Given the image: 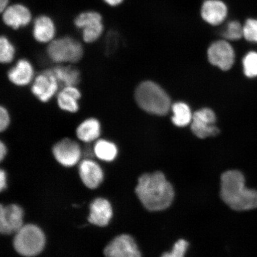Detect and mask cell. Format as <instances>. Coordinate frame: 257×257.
<instances>
[{"label": "cell", "mask_w": 257, "mask_h": 257, "mask_svg": "<svg viewBox=\"0 0 257 257\" xmlns=\"http://www.w3.org/2000/svg\"><path fill=\"white\" fill-rule=\"evenodd\" d=\"M60 83L51 69L43 70L35 76L31 91L38 100L47 103L59 92Z\"/></svg>", "instance_id": "cell-7"}, {"label": "cell", "mask_w": 257, "mask_h": 257, "mask_svg": "<svg viewBox=\"0 0 257 257\" xmlns=\"http://www.w3.org/2000/svg\"><path fill=\"white\" fill-rule=\"evenodd\" d=\"M60 85L77 86L80 81V72L72 66L59 64L51 68Z\"/></svg>", "instance_id": "cell-21"}, {"label": "cell", "mask_w": 257, "mask_h": 257, "mask_svg": "<svg viewBox=\"0 0 257 257\" xmlns=\"http://www.w3.org/2000/svg\"><path fill=\"white\" fill-rule=\"evenodd\" d=\"M79 173L83 184L90 189L97 188L103 181V171L91 159L86 158L80 163Z\"/></svg>", "instance_id": "cell-17"}, {"label": "cell", "mask_w": 257, "mask_h": 257, "mask_svg": "<svg viewBox=\"0 0 257 257\" xmlns=\"http://www.w3.org/2000/svg\"><path fill=\"white\" fill-rule=\"evenodd\" d=\"M24 225V211L18 205L0 206V232L3 234L16 233Z\"/></svg>", "instance_id": "cell-13"}, {"label": "cell", "mask_w": 257, "mask_h": 257, "mask_svg": "<svg viewBox=\"0 0 257 257\" xmlns=\"http://www.w3.org/2000/svg\"><path fill=\"white\" fill-rule=\"evenodd\" d=\"M16 48L14 44L6 35L0 37V62L9 64L14 62L16 56Z\"/></svg>", "instance_id": "cell-24"}, {"label": "cell", "mask_w": 257, "mask_h": 257, "mask_svg": "<svg viewBox=\"0 0 257 257\" xmlns=\"http://www.w3.org/2000/svg\"><path fill=\"white\" fill-rule=\"evenodd\" d=\"M136 192L141 203L150 211L165 210L171 205L175 197L172 185L161 172L141 176Z\"/></svg>", "instance_id": "cell-1"}, {"label": "cell", "mask_w": 257, "mask_h": 257, "mask_svg": "<svg viewBox=\"0 0 257 257\" xmlns=\"http://www.w3.org/2000/svg\"><path fill=\"white\" fill-rule=\"evenodd\" d=\"M229 9L223 0H204L200 8V16L205 24L213 27L224 24Z\"/></svg>", "instance_id": "cell-14"}, {"label": "cell", "mask_w": 257, "mask_h": 257, "mask_svg": "<svg viewBox=\"0 0 257 257\" xmlns=\"http://www.w3.org/2000/svg\"><path fill=\"white\" fill-rule=\"evenodd\" d=\"M104 253L106 257H142L136 241L126 234L112 239L106 246Z\"/></svg>", "instance_id": "cell-11"}, {"label": "cell", "mask_w": 257, "mask_h": 257, "mask_svg": "<svg viewBox=\"0 0 257 257\" xmlns=\"http://www.w3.org/2000/svg\"><path fill=\"white\" fill-rule=\"evenodd\" d=\"M73 24L82 31V40L86 44L95 43L104 33L103 18L95 11L80 13L74 19Z\"/></svg>", "instance_id": "cell-6"}, {"label": "cell", "mask_w": 257, "mask_h": 257, "mask_svg": "<svg viewBox=\"0 0 257 257\" xmlns=\"http://www.w3.org/2000/svg\"><path fill=\"white\" fill-rule=\"evenodd\" d=\"M243 37L248 41L257 43V19H247L243 25Z\"/></svg>", "instance_id": "cell-27"}, {"label": "cell", "mask_w": 257, "mask_h": 257, "mask_svg": "<svg viewBox=\"0 0 257 257\" xmlns=\"http://www.w3.org/2000/svg\"><path fill=\"white\" fill-rule=\"evenodd\" d=\"M92 148L94 156L102 162H111L117 156L116 144L110 140L99 138L94 143Z\"/></svg>", "instance_id": "cell-22"}, {"label": "cell", "mask_w": 257, "mask_h": 257, "mask_svg": "<svg viewBox=\"0 0 257 257\" xmlns=\"http://www.w3.org/2000/svg\"><path fill=\"white\" fill-rule=\"evenodd\" d=\"M209 62L222 70H229L234 62V51L232 46L226 40L214 41L209 47Z\"/></svg>", "instance_id": "cell-10"}, {"label": "cell", "mask_w": 257, "mask_h": 257, "mask_svg": "<svg viewBox=\"0 0 257 257\" xmlns=\"http://www.w3.org/2000/svg\"><path fill=\"white\" fill-rule=\"evenodd\" d=\"M56 96L57 104L61 110L70 114L76 113L79 110L82 93L77 86H63Z\"/></svg>", "instance_id": "cell-18"}, {"label": "cell", "mask_w": 257, "mask_h": 257, "mask_svg": "<svg viewBox=\"0 0 257 257\" xmlns=\"http://www.w3.org/2000/svg\"><path fill=\"white\" fill-rule=\"evenodd\" d=\"M173 124L178 127H184L191 123L193 114L190 108L184 102H177L172 106Z\"/></svg>", "instance_id": "cell-23"}, {"label": "cell", "mask_w": 257, "mask_h": 257, "mask_svg": "<svg viewBox=\"0 0 257 257\" xmlns=\"http://www.w3.org/2000/svg\"><path fill=\"white\" fill-rule=\"evenodd\" d=\"M52 153L54 158L61 165L72 167L79 163L83 151L76 141L65 138L54 145Z\"/></svg>", "instance_id": "cell-8"}, {"label": "cell", "mask_w": 257, "mask_h": 257, "mask_svg": "<svg viewBox=\"0 0 257 257\" xmlns=\"http://www.w3.org/2000/svg\"><path fill=\"white\" fill-rule=\"evenodd\" d=\"M7 154L8 147L6 146V144L2 141L0 142V160H1V162L5 159Z\"/></svg>", "instance_id": "cell-31"}, {"label": "cell", "mask_w": 257, "mask_h": 257, "mask_svg": "<svg viewBox=\"0 0 257 257\" xmlns=\"http://www.w3.org/2000/svg\"><path fill=\"white\" fill-rule=\"evenodd\" d=\"M2 14L3 23L14 30L27 27L32 21L31 10L22 3L10 5Z\"/></svg>", "instance_id": "cell-12"}, {"label": "cell", "mask_w": 257, "mask_h": 257, "mask_svg": "<svg viewBox=\"0 0 257 257\" xmlns=\"http://www.w3.org/2000/svg\"><path fill=\"white\" fill-rule=\"evenodd\" d=\"M11 123V116L8 109L4 105L0 107V131L4 133Z\"/></svg>", "instance_id": "cell-29"}, {"label": "cell", "mask_w": 257, "mask_h": 257, "mask_svg": "<svg viewBox=\"0 0 257 257\" xmlns=\"http://www.w3.org/2000/svg\"><path fill=\"white\" fill-rule=\"evenodd\" d=\"M221 35L227 41H237L243 37V25L237 21H230L225 25Z\"/></svg>", "instance_id": "cell-25"}, {"label": "cell", "mask_w": 257, "mask_h": 257, "mask_svg": "<svg viewBox=\"0 0 257 257\" xmlns=\"http://www.w3.org/2000/svg\"><path fill=\"white\" fill-rule=\"evenodd\" d=\"M57 28L53 19L46 15H41L35 18L32 34L38 43L50 44L56 38Z\"/></svg>", "instance_id": "cell-16"}, {"label": "cell", "mask_w": 257, "mask_h": 257, "mask_svg": "<svg viewBox=\"0 0 257 257\" xmlns=\"http://www.w3.org/2000/svg\"><path fill=\"white\" fill-rule=\"evenodd\" d=\"M102 126L100 121L95 117L85 118L76 128V136L80 142L85 144L95 143L100 138Z\"/></svg>", "instance_id": "cell-20"}, {"label": "cell", "mask_w": 257, "mask_h": 257, "mask_svg": "<svg viewBox=\"0 0 257 257\" xmlns=\"http://www.w3.org/2000/svg\"><path fill=\"white\" fill-rule=\"evenodd\" d=\"M6 173L5 170L2 169L0 171V190L3 191L6 189Z\"/></svg>", "instance_id": "cell-30"}, {"label": "cell", "mask_w": 257, "mask_h": 257, "mask_svg": "<svg viewBox=\"0 0 257 257\" xmlns=\"http://www.w3.org/2000/svg\"><path fill=\"white\" fill-rule=\"evenodd\" d=\"M46 237L43 231L36 225H24L16 233L14 245L19 254L31 257L36 256L43 250Z\"/></svg>", "instance_id": "cell-5"}, {"label": "cell", "mask_w": 257, "mask_h": 257, "mask_svg": "<svg viewBox=\"0 0 257 257\" xmlns=\"http://www.w3.org/2000/svg\"><path fill=\"white\" fill-rule=\"evenodd\" d=\"M216 117L210 108H204L193 114L191 130L196 137L201 139L217 136L219 130L215 126Z\"/></svg>", "instance_id": "cell-9"}, {"label": "cell", "mask_w": 257, "mask_h": 257, "mask_svg": "<svg viewBox=\"0 0 257 257\" xmlns=\"http://www.w3.org/2000/svg\"><path fill=\"white\" fill-rule=\"evenodd\" d=\"M10 5V0H0V12L2 13L5 11Z\"/></svg>", "instance_id": "cell-33"}, {"label": "cell", "mask_w": 257, "mask_h": 257, "mask_svg": "<svg viewBox=\"0 0 257 257\" xmlns=\"http://www.w3.org/2000/svg\"><path fill=\"white\" fill-rule=\"evenodd\" d=\"M245 183V178L237 170H229L221 176V198L234 210L257 208V191L246 188Z\"/></svg>", "instance_id": "cell-2"}, {"label": "cell", "mask_w": 257, "mask_h": 257, "mask_svg": "<svg viewBox=\"0 0 257 257\" xmlns=\"http://www.w3.org/2000/svg\"><path fill=\"white\" fill-rule=\"evenodd\" d=\"M189 243L184 239H179L173 246L171 252H165L161 257H184Z\"/></svg>", "instance_id": "cell-28"}, {"label": "cell", "mask_w": 257, "mask_h": 257, "mask_svg": "<svg viewBox=\"0 0 257 257\" xmlns=\"http://www.w3.org/2000/svg\"><path fill=\"white\" fill-rule=\"evenodd\" d=\"M112 211L111 204L105 199L99 198L90 205L89 223L96 226L104 227L110 222Z\"/></svg>", "instance_id": "cell-19"}, {"label": "cell", "mask_w": 257, "mask_h": 257, "mask_svg": "<svg viewBox=\"0 0 257 257\" xmlns=\"http://www.w3.org/2000/svg\"><path fill=\"white\" fill-rule=\"evenodd\" d=\"M35 76L34 67L27 59L18 60L7 73L9 81L18 87L31 85Z\"/></svg>", "instance_id": "cell-15"}, {"label": "cell", "mask_w": 257, "mask_h": 257, "mask_svg": "<svg viewBox=\"0 0 257 257\" xmlns=\"http://www.w3.org/2000/svg\"><path fill=\"white\" fill-rule=\"evenodd\" d=\"M105 4L112 8L117 7L123 3L124 0H102Z\"/></svg>", "instance_id": "cell-32"}, {"label": "cell", "mask_w": 257, "mask_h": 257, "mask_svg": "<svg viewBox=\"0 0 257 257\" xmlns=\"http://www.w3.org/2000/svg\"><path fill=\"white\" fill-rule=\"evenodd\" d=\"M243 71L248 78L257 76V53L251 51L243 60Z\"/></svg>", "instance_id": "cell-26"}, {"label": "cell", "mask_w": 257, "mask_h": 257, "mask_svg": "<svg viewBox=\"0 0 257 257\" xmlns=\"http://www.w3.org/2000/svg\"><path fill=\"white\" fill-rule=\"evenodd\" d=\"M46 53L51 62L57 64H72L81 60L84 50L78 40L65 36L55 38L48 44Z\"/></svg>", "instance_id": "cell-4"}, {"label": "cell", "mask_w": 257, "mask_h": 257, "mask_svg": "<svg viewBox=\"0 0 257 257\" xmlns=\"http://www.w3.org/2000/svg\"><path fill=\"white\" fill-rule=\"evenodd\" d=\"M135 98L139 107L149 113L164 115L171 107L167 93L156 83L146 81L138 86Z\"/></svg>", "instance_id": "cell-3"}]
</instances>
